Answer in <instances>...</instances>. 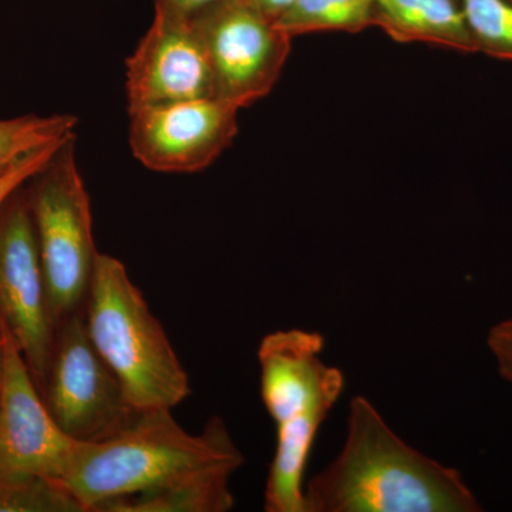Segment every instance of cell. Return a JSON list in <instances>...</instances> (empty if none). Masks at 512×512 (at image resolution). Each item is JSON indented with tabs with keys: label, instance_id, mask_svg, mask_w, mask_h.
<instances>
[{
	"label": "cell",
	"instance_id": "obj_1",
	"mask_svg": "<svg viewBox=\"0 0 512 512\" xmlns=\"http://www.w3.org/2000/svg\"><path fill=\"white\" fill-rule=\"evenodd\" d=\"M306 512H478L460 471L400 439L366 397L350 400L345 444L305 485Z\"/></svg>",
	"mask_w": 512,
	"mask_h": 512
},
{
	"label": "cell",
	"instance_id": "obj_2",
	"mask_svg": "<svg viewBox=\"0 0 512 512\" xmlns=\"http://www.w3.org/2000/svg\"><path fill=\"white\" fill-rule=\"evenodd\" d=\"M244 458L220 417L187 433L171 410H147L128 429L101 443H77L62 477L86 512L153 490L212 463Z\"/></svg>",
	"mask_w": 512,
	"mask_h": 512
},
{
	"label": "cell",
	"instance_id": "obj_3",
	"mask_svg": "<svg viewBox=\"0 0 512 512\" xmlns=\"http://www.w3.org/2000/svg\"><path fill=\"white\" fill-rule=\"evenodd\" d=\"M84 323L137 409L173 410L190 396V379L167 333L114 256H97Z\"/></svg>",
	"mask_w": 512,
	"mask_h": 512
},
{
	"label": "cell",
	"instance_id": "obj_4",
	"mask_svg": "<svg viewBox=\"0 0 512 512\" xmlns=\"http://www.w3.org/2000/svg\"><path fill=\"white\" fill-rule=\"evenodd\" d=\"M76 136L30 178L25 192L55 326L83 311L96 266L92 204L76 160Z\"/></svg>",
	"mask_w": 512,
	"mask_h": 512
},
{
	"label": "cell",
	"instance_id": "obj_5",
	"mask_svg": "<svg viewBox=\"0 0 512 512\" xmlns=\"http://www.w3.org/2000/svg\"><path fill=\"white\" fill-rule=\"evenodd\" d=\"M40 393L60 429L79 443L113 439L144 412L94 348L84 309L57 323Z\"/></svg>",
	"mask_w": 512,
	"mask_h": 512
},
{
	"label": "cell",
	"instance_id": "obj_6",
	"mask_svg": "<svg viewBox=\"0 0 512 512\" xmlns=\"http://www.w3.org/2000/svg\"><path fill=\"white\" fill-rule=\"evenodd\" d=\"M210 62L214 97L251 106L284 72L292 37L242 0H221L191 18Z\"/></svg>",
	"mask_w": 512,
	"mask_h": 512
},
{
	"label": "cell",
	"instance_id": "obj_7",
	"mask_svg": "<svg viewBox=\"0 0 512 512\" xmlns=\"http://www.w3.org/2000/svg\"><path fill=\"white\" fill-rule=\"evenodd\" d=\"M0 315L42 390L56 326L22 188L0 207Z\"/></svg>",
	"mask_w": 512,
	"mask_h": 512
},
{
	"label": "cell",
	"instance_id": "obj_8",
	"mask_svg": "<svg viewBox=\"0 0 512 512\" xmlns=\"http://www.w3.org/2000/svg\"><path fill=\"white\" fill-rule=\"evenodd\" d=\"M238 107L217 97L128 111L130 147L157 173H197L210 167L238 134Z\"/></svg>",
	"mask_w": 512,
	"mask_h": 512
},
{
	"label": "cell",
	"instance_id": "obj_9",
	"mask_svg": "<svg viewBox=\"0 0 512 512\" xmlns=\"http://www.w3.org/2000/svg\"><path fill=\"white\" fill-rule=\"evenodd\" d=\"M5 333L0 370V476L62 481L79 441L67 436L53 419L6 325Z\"/></svg>",
	"mask_w": 512,
	"mask_h": 512
},
{
	"label": "cell",
	"instance_id": "obj_10",
	"mask_svg": "<svg viewBox=\"0 0 512 512\" xmlns=\"http://www.w3.org/2000/svg\"><path fill=\"white\" fill-rule=\"evenodd\" d=\"M318 332L278 330L258 350L261 396L276 426L295 420L325 421L345 390V375L322 360Z\"/></svg>",
	"mask_w": 512,
	"mask_h": 512
},
{
	"label": "cell",
	"instance_id": "obj_11",
	"mask_svg": "<svg viewBox=\"0 0 512 512\" xmlns=\"http://www.w3.org/2000/svg\"><path fill=\"white\" fill-rule=\"evenodd\" d=\"M128 111L214 97L207 52L191 19L154 9V19L126 62Z\"/></svg>",
	"mask_w": 512,
	"mask_h": 512
},
{
	"label": "cell",
	"instance_id": "obj_12",
	"mask_svg": "<svg viewBox=\"0 0 512 512\" xmlns=\"http://www.w3.org/2000/svg\"><path fill=\"white\" fill-rule=\"evenodd\" d=\"M373 26L396 42L477 52L460 0H375Z\"/></svg>",
	"mask_w": 512,
	"mask_h": 512
},
{
	"label": "cell",
	"instance_id": "obj_13",
	"mask_svg": "<svg viewBox=\"0 0 512 512\" xmlns=\"http://www.w3.org/2000/svg\"><path fill=\"white\" fill-rule=\"evenodd\" d=\"M245 458L188 471L153 490L110 501L99 512H225L234 507L231 478Z\"/></svg>",
	"mask_w": 512,
	"mask_h": 512
},
{
	"label": "cell",
	"instance_id": "obj_14",
	"mask_svg": "<svg viewBox=\"0 0 512 512\" xmlns=\"http://www.w3.org/2000/svg\"><path fill=\"white\" fill-rule=\"evenodd\" d=\"M375 0H296L276 23L286 35L362 32L373 26Z\"/></svg>",
	"mask_w": 512,
	"mask_h": 512
},
{
	"label": "cell",
	"instance_id": "obj_15",
	"mask_svg": "<svg viewBox=\"0 0 512 512\" xmlns=\"http://www.w3.org/2000/svg\"><path fill=\"white\" fill-rule=\"evenodd\" d=\"M76 126L77 119L70 114L0 120V175L35 151L76 136Z\"/></svg>",
	"mask_w": 512,
	"mask_h": 512
},
{
	"label": "cell",
	"instance_id": "obj_16",
	"mask_svg": "<svg viewBox=\"0 0 512 512\" xmlns=\"http://www.w3.org/2000/svg\"><path fill=\"white\" fill-rule=\"evenodd\" d=\"M0 512H86L60 480L0 476Z\"/></svg>",
	"mask_w": 512,
	"mask_h": 512
},
{
	"label": "cell",
	"instance_id": "obj_17",
	"mask_svg": "<svg viewBox=\"0 0 512 512\" xmlns=\"http://www.w3.org/2000/svg\"><path fill=\"white\" fill-rule=\"evenodd\" d=\"M477 52L512 62V0H460Z\"/></svg>",
	"mask_w": 512,
	"mask_h": 512
},
{
	"label": "cell",
	"instance_id": "obj_18",
	"mask_svg": "<svg viewBox=\"0 0 512 512\" xmlns=\"http://www.w3.org/2000/svg\"><path fill=\"white\" fill-rule=\"evenodd\" d=\"M66 141L35 151V153L19 161L18 164L13 165L5 174L0 175V207H2L16 191L20 190L23 185L28 184L30 178L35 177V175L52 160L53 156H55L59 148L62 147Z\"/></svg>",
	"mask_w": 512,
	"mask_h": 512
},
{
	"label": "cell",
	"instance_id": "obj_19",
	"mask_svg": "<svg viewBox=\"0 0 512 512\" xmlns=\"http://www.w3.org/2000/svg\"><path fill=\"white\" fill-rule=\"evenodd\" d=\"M487 345L505 382L512 384V318L491 326Z\"/></svg>",
	"mask_w": 512,
	"mask_h": 512
},
{
	"label": "cell",
	"instance_id": "obj_20",
	"mask_svg": "<svg viewBox=\"0 0 512 512\" xmlns=\"http://www.w3.org/2000/svg\"><path fill=\"white\" fill-rule=\"evenodd\" d=\"M221 0H156L154 9L170 13L178 18L191 19L195 13Z\"/></svg>",
	"mask_w": 512,
	"mask_h": 512
},
{
	"label": "cell",
	"instance_id": "obj_21",
	"mask_svg": "<svg viewBox=\"0 0 512 512\" xmlns=\"http://www.w3.org/2000/svg\"><path fill=\"white\" fill-rule=\"evenodd\" d=\"M242 2L276 22L296 0H242Z\"/></svg>",
	"mask_w": 512,
	"mask_h": 512
},
{
	"label": "cell",
	"instance_id": "obj_22",
	"mask_svg": "<svg viewBox=\"0 0 512 512\" xmlns=\"http://www.w3.org/2000/svg\"><path fill=\"white\" fill-rule=\"evenodd\" d=\"M5 339H6L5 325H3V332H2V335H0V370H2L3 348H5Z\"/></svg>",
	"mask_w": 512,
	"mask_h": 512
},
{
	"label": "cell",
	"instance_id": "obj_23",
	"mask_svg": "<svg viewBox=\"0 0 512 512\" xmlns=\"http://www.w3.org/2000/svg\"><path fill=\"white\" fill-rule=\"evenodd\" d=\"M3 325H5V322H3L2 315H0V335H2L3 332Z\"/></svg>",
	"mask_w": 512,
	"mask_h": 512
}]
</instances>
